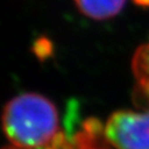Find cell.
Instances as JSON below:
<instances>
[{
	"instance_id": "cell-1",
	"label": "cell",
	"mask_w": 149,
	"mask_h": 149,
	"mask_svg": "<svg viewBox=\"0 0 149 149\" xmlns=\"http://www.w3.org/2000/svg\"><path fill=\"white\" fill-rule=\"evenodd\" d=\"M1 126L10 145L19 148L44 146L61 132L56 106L38 93H23L8 102Z\"/></svg>"
},
{
	"instance_id": "cell-2",
	"label": "cell",
	"mask_w": 149,
	"mask_h": 149,
	"mask_svg": "<svg viewBox=\"0 0 149 149\" xmlns=\"http://www.w3.org/2000/svg\"><path fill=\"white\" fill-rule=\"evenodd\" d=\"M135 98L143 103L139 111H117L104 125L105 137L114 149H149V83L137 82Z\"/></svg>"
},
{
	"instance_id": "cell-3",
	"label": "cell",
	"mask_w": 149,
	"mask_h": 149,
	"mask_svg": "<svg viewBox=\"0 0 149 149\" xmlns=\"http://www.w3.org/2000/svg\"><path fill=\"white\" fill-rule=\"evenodd\" d=\"M107 141L104 126L94 118L86 119L82 123L81 128L76 132H60L58 136L49 144L37 148H19L7 146L2 149H112Z\"/></svg>"
},
{
	"instance_id": "cell-4",
	"label": "cell",
	"mask_w": 149,
	"mask_h": 149,
	"mask_svg": "<svg viewBox=\"0 0 149 149\" xmlns=\"http://www.w3.org/2000/svg\"><path fill=\"white\" fill-rule=\"evenodd\" d=\"M82 15L94 20H106L122 11L126 0H74Z\"/></svg>"
},
{
	"instance_id": "cell-5",
	"label": "cell",
	"mask_w": 149,
	"mask_h": 149,
	"mask_svg": "<svg viewBox=\"0 0 149 149\" xmlns=\"http://www.w3.org/2000/svg\"><path fill=\"white\" fill-rule=\"evenodd\" d=\"M133 72L137 82L149 83V41L141 44L134 54Z\"/></svg>"
},
{
	"instance_id": "cell-6",
	"label": "cell",
	"mask_w": 149,
	"mask_h": 149,
	"mask_svg": "<svg viewBox=\"0 0 149 149\" xmlns=\"http://www.w3.org/2000/svg\"><path fill=\"white\" fill-rule=\"evenodd\" d=\"M32 50H33L34 54L39 59L44 60L52 54L53 45H52V42L49 40L48 38L41 37L39 38L38 40H36V42L33 43Z\"/></svg>"
},
{
	"instance_id": "cell-7",
	"label": "cell",
	"mask_w": 149,
	"mask_h": 149,
	"mask_svg": "<svg viewBox=\"0 0 149 149\" xmlns=\"http://www.w3.org/2000/svg\"><path fill=\"white\" fill-rule=\"evenodd\" d=\"M134 3L141 8H149V0H133Z\"/></svg>"
}]
</instances>
